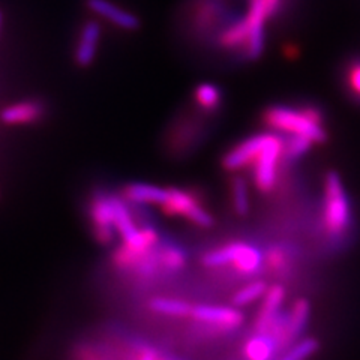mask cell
Masks as SVG:
<instances>
[{
  "label": "cell",
  "mask_w": 360,
  "mask_h": 360,
  "mask_svg": "<svg viewBox=\"0 0 360 360\" xmlns=\"http://www.w3.org/2000/svg\"><path fill=\"white\" fill-rule=\"evenodd\" d=\"M263 119L266 125L275 132L302 135L312 143H324L328 140V132L323 127V112L319 108L275 105L264 111Z\"/></svg>",
  "instance_id": "6da1fadb"
},
{
  "label": "cell",
  "mask_w": 360,
  "mask_h": 360,
  "mask_svg": "<svg viewBox=\"0 0 360 360\" xmlns=\"http://www.w3.org/2000/svg\"><path fill=\"white\" fill-rule=\"evenodd\" d=\"M352 222L350 200L342 180L336 172H329L324 179V225L332 236L347 231Z\"/></svg>",
  "instance_id": "7a4b0ae2"
},
{
  "label": "cell",
  "mask_w": 360,
  "mask_h": 360,
  "mask_svg": "<svg viewBox=\"0 0 360 360\" xmlns=\"http://www.w3.org/2000/svg\"><path fill=\"white\" fill-rule=\"evenodd\" d=\"M201 263L210 269L231 264L243 275H255L263 266V254L252 245L233 242L206 252L201 257Z\"/></svg>",
  "instance_id": "3957f363"
},
{
  "label": "cell",
  "mask_w": 360,
  "mask_h": 360,
  "mask_svg": "<svg viewBox=\"0 0 360 360\" xmlns=\"http://www.w3.org/2000/svg\"><path fill=\"white\" fill-rule=\"evenodd\" d=\"M161 210L165 217H184L200 229H210L215 224L212 213L201 205V200L186 189L168 188V197Z\"/></svg>",
  "instance_id": "277c9868"
},
{
  "label": "cell",
  "mask_w": 360,
  "mask_h": 360,
  "mask_svg": "<svg viewBox=\"0 0 360 360\" xmlns=\"http://www.w3.org/2000/svg\"><path fill=\"white\" fill-rule=\"evenodd\" d=\"M284 155V140L274 134L272 140L254 161V182L262 193H270L276 185L278 162Z\"/></svg>",
  "instance_id": "5b68a950"
},
{
  "label": "cell",
  "mask_w": 360,
  "mask_h": 360,
  "mask_svg": "<svg viewBox=\"0 0 360 360\" xmlns=\"http://www.w3.org/2000/svg\"><path fill=\"white\" fill-rule=\"evenodd\" d=\"M274 134H257L252 137L240 141L238 146H234L222 158V168L225 172H240L243 168L250 167L257 160V156L272 140Z\"/></svg>",
  "instance_id": "8992f818"
},
{
  "label": "cell",
  "mask_w": 360,
  "mask_h": 360,
  "mask_svg": "<svg viewBox=\"0 0 360 360\" xmlns=\"http://www.w3.org/2000/svg\"><path fill=\"white\" fill-rule=\"evenodd\" d=\"M191 317L202 326H207V328L221 332H231L239 329L245 321L243 314L236 308L215 305H197L194 307Z\"/></svg>",
  "instance_id": "52a82bcc"
},
{
  "label": "cell",
  "mask_w": 360,
  "mask_h": 360,
  "mask_svg": "<svg viewBox=\"0 0 360 360\" xmlns=\"http://www.w3.org/2000/svg\"><path fill=\"white\" fill-rule=\"evenodd\" d=\"M90 219H92L95 238L101 245H108L115 239V210H112L111 195L98 194L90 205Z\"/></svg>",
  "instance_id": "ba28073f"
},
{
  "label": "cell",
  "mask_w": 360,
  "mask_h": 360,
  "mask_svg": "<svg viewBox=\"0 0 360 360\" xmlns=\"http://www.w3.org/2000/svg\"><path fill=\"white\" fill-rule=\"evenodd\" d=\"M86 6L95 15L110 21L112 26H116L120 30L135 32L141 26V21L137 15L128 9H123L112 4L111 0H86Z\"/></svg>",
  "instance_id": "9c48e42d"
},
{
  "label": "cell",
  "mask_w": 360,
  "mask_h": 360,
  "mask_svg": "<svg viewBox=\"0 0 360 360\" xmlns=\"http://www.w3.org/2000/svg\"><path fill=\"white\" fill-rule=\"evenodd\" d=\"M101 37H103V30L101 25L95 20L86 21L80 33H78V39L74 51V60L77 66L87 68L92 65L98 56Z\"/></svg>",
  "instance_id": "30bf717a"
},
{
  "label": "cell",
  "mask_w": 360,
  "mask_h": 360,
  "mask_svg": "<svg viewBox=\"0 0 360 360\" xmlns=\"http://www.w3.org/2000/svg\"><path fill=\"white\" fill-rule=\"evenodd\" d=\"M45 115V105L41 101H20V103L11 104L0 111V122L9 127L30 125L37 123Z\"/></svg>",
  "instance_id": "8fae6325"
},
{
  "label": "cell",
  "mask_w": 360,
  "mask_h": 360,
  "mask_svg": "<svg viewBox=\"0 0 360 360\" xmlns=\"http://www.w3.org/2000/svg\"><path fill=\"white\" fill-rule=\"evenodd\" d=\"M285 297V290L283 285H274L270 287L264 296V302L260 314H258L255 321V332L258 333H267L272 329L274 323L279 317L281 307Z\"/></svg>",
  "instance_id": "7c38bea8"
},
{
  "label": "cell",
  "mask_w": 360,
  "mask_h": 360,
  "mask_svg": "<svg viewBox=\"0 0 360 360\" xmlns=\"http://www.w3.org/2000/svg\"><path fill=\"white\" fill-rule=\"evenodd\" d=\"M168 197V188H161L150 184L134 182L123 188V198L134 205L162 206Z\"/></svg>",
  "instance_id": "4fadbf2b"
},
{
  "label": "cell",
  "mask_w": 360,
  "mask_h": 360,
  "mask_svg": "<svg viewBox=\"0 0 360 360\" xmlns=\"http://www.w3.org/2000/svg\"><path fill=\"white\" fill-rule=\"evenodd\" d=\"M284 0H248V13L245 20L250 29L264 27L266 22L276 15Z\"/></svg>",
  "instance_id": "5bb4252c"
},
{
  "label": "cell",
  "mask_w": 360,
  "mask_h": 360,
  "mask_svg": "<svg viewBox=\"0 0 360 360\" xmlns=\"http://www.w3.org/2000/svg\"><path fill=\"white\" fill-rule=\"evenodd\" d=\"M111 202H112V210H115L116 231L122 236L123 242L134 240L140 233V227H137V224L134 222L128 205L122 198L115 195H111Z\"/></svg>",
  "instance_id": "9a60e30c"
},
{
  "label": "cell",
  "mask_w": 360,
  "mask_h": 360,
  "mask_svg": "<svg viewBox=\"0 0 360 360\" xmlns=\"http://www.w3.org/2000/svg\"><path fill=\"white\" fill-rule=\"evenodd\" d=\"M276 338L270 333H255L245 344V356L248 360H272L276 353Z\"/></svg>",
  "instance_id": "2e32d148"
},
{
  "label": "cell",
  "mask_w": 360,
  "mask_h": 360,
  "mask_svg": "<svg viewBox=\"0 0 360 360\" xmlns=\"http://www.w3.org/2000/svg\"><path fill=\"white\" fill-rule=\"evenodd\" d=\"M149 309L155 314L172 319H186L193 315L194 307L188 302L172 297H153L149 300Z\"/></svg>",
  "instance_id": "e0dca14e"
},
{
  "label": "cell",
  "mask_w": 360,
  "mask_h": 360,
  "mask_svg": "<svg viewBox=\"0 0 360 360\" xmlns=\"http://www.w3.org/2000/svg\"><path fill=\"white\" fill-rule=\"evenodd\" d=\"M194 103L206 115L217 112L222 104L221 89L213 83H201L194 90Z\"/></svg>",
  "instance_id": "ac0fdd59"
},
{
  "label": "cell",
  "mask_w": 360,
  "mask_h": 360,
  "mask_svg": "<svg viewBox=\"0 0 360 360\" xmlns=\"http://www.w3.org/2000/svg\"><path fill=\"white\" fill-rule=\"evenodd\" d=\"M311 315V305L307 299H299L295 307L291 309L290 320H288V332H287V341L296 340V338L305 330L307 324L309 321Z\"/></svg>",
  "instance_id": "d6986e66"
},
{
  "label": "cell",
  "mask_w": 360,
  "mask_h": 360,
  "mask_svg": "<svg viewBox=\"0 0 360 360\" xmlns=\"http://www.w3.org/2000/svg\"><path fill=\"white\" fill-rule=\"evenodd\" d=\"M158 254H160L161 267L165 272L176 274L186 266V252L177 245L165 243L158 248Z\"/></svg>",
  "instance_id": "ffe728a7"
},
{
  "label": "cell",
  "mask_w": 360,
  "mask_h": 360,
  "mask_svg": "<svg viewBox=\"0 0 360 360\" xmlns=\"http://www.w3.org/2000/svg\"><path fill=\"white\" fill-rule=\"evenodd\" d=\"M267 284L263 283V281H254V283L248 284L242 290H239L236 295L233 296V305L234 307H248L251 303L257 302L258 299H262L266 296L267 292Z\"/></svg>",
  "instance_id": "44dd1931"
},
{
  "label": "cell",
  "mask_w": 360,
  "mask_h": 360,
  "mask_svg": "<svg viewBox=\"0 0 360 360\" xmlns=\"http://www.w3.org/2000/svg\"><path fill=\"white\" fill-rule=\"evenodd\" d=\"M231 200L233 207L239 217H246L250 213V194L242 177H234L231 180Z\"/></svg>",
  "instance_id": "7402d4cb"
},
{
  "label": "cell",
  "mask_w": 360,
  "mask_h": 360,
  "mask_svg": "<svg viewBox=\"0 0 360 360\" xmlns=\"http://www.w3.org/2000/svg\"><path fill=\"white\" fill-rule=\"evenodd\" d=\"M320 350V342L314 338H305L291 348L279 360H307Z\"/></svg>",
  "instance_id": "603a6c76"
},
{
  "label": "cell",
  "mask_w": 360,
  "mask_h": 360,
  "mask_svg": "<svg viewBox=\"0 0 360 360\" xmlns=\"http://www.w3.org/2000/svg\"><path fill=\"white\" fill-rule=\"evenodd\" d=\"M314 143L302 135H290L287 140H284V156L290 160H296L302 155H305Z\"/></svg>",
  "instance_id": "cb8c5ba5"
},
{
  "label": "cell",
  "mask_w": 360,
  "mask_h": 360,
  "mask_svg": "<svg viewBox=\"0 0 360 360\" xmlns=\"http://www.w3.org/2000/svg\"><path fill=\"white\" fill-rule=\"evenodd\" d=\"M347 86L350 94L360 99V60L353 62L347 71Z\"/></svg>",
  "instance_id": "d4e9b609"
},
{
  "label": "cell",
  "mask_w": 360,
  "mask_h": 360,
  "mask_svg": "<svg viewBox=\"0 0 360 360\" xmlns=\"http://www.w3.org/2000/svg\"><path fill=\"white\" fill-rule=\"evenodd\" d=\"M160 357H161V354L149 345L137 347L134 352V356H132L134 360H160Z\"/></svg>",
  "instance_id": "484cf974"
},
{
  "label": "cell",
  "mask_w": 360,
  "mask_h": 360,
  "mask_svg": "<svg viewBox=\"0 0 360 360\" xmlns=\"http://www.w3.org/2000/svg\"><path fill=\"white\" fill-rule=\"evenodd\" d=\"M160 360H177V359H174V357H170V356H162V354H161Z\"/></svg>",
  "instance_id": "4316f807"
}]
</instances>
